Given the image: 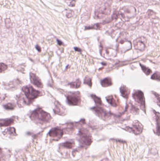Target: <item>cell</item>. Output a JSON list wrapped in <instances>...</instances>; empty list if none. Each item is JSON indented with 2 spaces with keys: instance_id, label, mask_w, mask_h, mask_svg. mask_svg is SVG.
I'll list each match as a JSON object with an SVG mask.
<instances>
[{
  "instance_id": "obj_1",
  "label": "cell",
  "mask_w": 160,
  "mask_h": 161,
  "mask_svg": "<svg viewBox=\"0 0 160 161\" xmlns=\"http://www.w3.org/2000/svg\"><path fill=\"white\" fill-rule=\"evenodd\" d=\"M31 118L33 121L39 123H47L50 121L51 117L49 114L42 109L38 108L33 112L31 115Z\"/></svg>"
},
{
  "instance_id": "obj_2",
  "label": "cell",
  "mask_w": 160,
  "mask_h": 161,
  "mask_svg": "<svg viewBox=\"0 0 160 161\" xmlns=\"http://www.w3.org/2000/svg\"><path fill=\"white\" fill-rule=\"evenodd\" d=\"M119 13L123 19L128 20L136 15V9L132 6H126L121 9Z\"/></svg>"
},
{
  "instance_id": "obj_3",
  "label": "cell",
  "mask_w": 160,
  "mask_h": 161,
  "mask_svg": "<svg viewBox=\"0 0 160 161\" xmlns=\"http://www.w3.org/2000/svg\"><path fill=\"white\" fill-rule=\"evenodd\" d=\"M79 141L81 147H89L92 142V137L88 131L81 130L79 133Z\"/></svg>"
},
{
  "instance_id": "obj_4",
  "label": "cell",
  "mask_w": 160,
  "mask_h": 161,
  "mask_svg": "<svg viewBox=\"0 0 160 161\" xmlns=\"http://www.w3.org/2000/svg\"><path fill=\"white\" fill-rule=\"evenodd\" d=\"M132 97L142 110L146 112L145 97L142 91L139 90H135L132 94Z\"/></svg>"
},
{
  "instance_id": "obj_5",
  "label": "cell",
  "mask_w": 160,
  "mask_h": 161,
  "mask_svg": "<svg viewBox=\"0 0 160 161\" xmlns=\"http://www.w3.org/2000/svg\"><path fill=\"white\" fill-rule=\"evenodd\" d=\"M22 90L27 99L30 100H34L40 95V93L39 91L34 89L30 85L25 86Z\"/></svg>"
},
{
  "instance_id": "obj_6",
  "label": "cell",
  "mask_w": 160,
  "mask_h": 161,
  "mask_svg": "<svg viewBox=\"0 0 160 161\" xmlns=\"http://www.w3.org/2000/svg\"><path fill=\"white\" fill-rule=\"evenodd\" d=\"M124 130L130 133H133L134 134L139 135L142 132L143 126L140 122L136 121L132 124V127H126Z\"/></svg>"
},
{
  "instance_id": "obj_7",
  "label": "cell",
  "mask_w": 160,
  "mask_h": 161,
  "mask_svg": "<svg viewBox=\"0 0 160 161\" xmlns=\"http://www.w3.org/2000/svg\"><path fill=\"white\" fill-rule=\"evenodd\" d=\"M67 101L69 104L72 106L79 105L81 101L79 93H72L67 96Z\"/></svg>"
},
{
  "instance_id": "obj_8",
  "label": "cell",
  "mask_w": 160,
  "mask_h": 161,
  "mask_svg": "<svg viewBox=\"0 0 160 161\" xmlns=\"http://www.w3.org/2000/svg\"><path fill=\"white\" fill-rule=\"evenodd\" d=\"M147 39L145 37H141L137 38L134 41L135 48L137 50L143 51L146 48Z\"/></svg>"
},
{
  "instance_id": "obj_9",
  "label": "cell",
  "mask_w": 160,
  "mask_h": 161,
  "mask_svg": "<svg viewBox=\"0 0 160 161\" xmlns=\"http://www.w3.org/2000/svg\"><path fill=\"white\" fill-rule=\"evenodd\" d=\"M110 9L108 6H104L100 7L96 11V18L98 19H102L105 16L110 14Z\"/></svg>"
},
{
  "instance_id": "obj_10",
  "label": "cell",
  "mask_w": 160,
  "mask_h": 161,
  "mask_svg": "<svg viewBox=\"0 0 160 161\" xmlns=\"http://www.w3.org/2000/svg\"><path fill=\"white\" fill-rule=\"evenodd\" d=\"M93 110L99 117L104 120H107L110 116V114L104 109L100 107H96L93 108Z\"/></svg>"
},
{
  "instance_id": "obj_11",
  "label": "cell",
  "mask_w": 160,
  "mask_h": 161,
  "mask_svg": "<svg viewBox=\"0 0 160 161\" xmlns=\"http://www.w3.org/2000/svg\"><path fill=\"white\" fill-rule=\"evenodd\" d=\"M63 134L64 132L63 130L58 128L52 129L49 133V135L57 141L60 140L63 136Z\"/></svg>"
},
{
  "instance_id": "obj_12",
  "label": "cell",
  "mask_w": 160,
  "mask_h": 161,
  "mask_svg": "<svg viewBox=\"0 0 160 161\" xmlns=\"http://www.w3.org/2000/svg\"><path fill=\"white\" fill-rule=\"evenodd\" d=\"M131 48V44L128 41H122L118 45L119 50L122 53H125L129 49Z\"/></svg>"
},
{
  "instance_id": "obj_13",
  "label": "cell",
  "mask_w": 160,
  "mask_h": 161,
  "mask_svg": "<svg viewBox=\"0 0 160 161\" xmlns=\"http://www.w3.org/2000/svg\"><path fill=\"white\" fill-rule=\"evenodd\" d=\"M30 80H31V82L38 87L41 88L43 87V85H42V82L40 79L39 77H37L35 74H33V73L30 74Z\"/></svg>"
},
{
  "instance_id": "obj_14",
  "label": "cell",
  "mask_w": 160,
  "mask_h": 161,
  "mask_svg": "<svg viewBox=\"0 0 160 161\" xmlns=\"http://www.w3.org/2000/svg\"><path fill=\"white\" fill-rule=\"evenodd\" d=\"M154 113L155 116V121L156 123L155 134L159 136L160 135V114L155 111H154Z\"/></svg>"
},
{
  "instance_id": "obj_15",
  "label": "cell",
  "mask_w": 160,
  "mask_h": 161,
  "mask_svg": "<svg viewBox=\"0 0 160 161\" xmlns=\"http://www.w3.org/2000/svg\"><path fill=\"white\" fill-rule=\"evenodd\" d=\"M107 101L109 104L113 107H116L118 106L119 99L116 97L112 95L108 96L107 97Z\"/></svg>"
},
{
  "instance_id": "obj_16",
  "label": "cell",
  "mask_w": 160,
  "mask_h": 161,
  "mask_svg": "<svg viewBox=\"0 0 160 161\" xmlns=\"http://www.w3.org/2000/svg\"><path fill=\"white\" fill-rule=\"evenodd\" d=\"M120 90L121 95L123 97L126 99L128 98L130 93V90L127 87L124 85H122L120 88Z\"/></svg>"
},
{
  "instance_id": "obj_17",
  "label": "cell",
  "mask_w": 160,
  "mask_h": 161,
  "mask_svg": "<svg viewBox=\"0 0 160 161\" xmlns=\"http://www.w3.org/2000/svg\"><path fill=\"white\" fill-rule=\"evenodd\" d=\"M14 122V119L12 118L7 119H2L1 121V127L2 126H8L12 125Z\"/></svg>"
},
{
  "instance_id": "obj_18",
  "label": "cell",
  "mask_w": 160,
  "mask_h": 161,
  "mask_svg": "<svg viewBox=\"0 0 160 161\" xmlns=\"http://www.w3.org/2000/svg\"><path fill=\"white\" fill-rule=\"evenodd\" d=\"M101 84L103 87H109V86H111L112 85V80H111V78H110V77L106 78L102 81Z\"/></svg>"
},
{
  "instance_id": "obj_19",
  "label": "cell",
  "mask_w": 160,
  "mask_h": 161,
  "mask_svg": "<svg viewBox=\"0 0 160 161\" xmlns=\"http://www.w3.org/2000/svg\"><path fill=\"white\" fill-rule=\"evenodd\" d=\"M61 105L59 103L56 104V109H54V111L56 114H59V115H61V114H64V110H62V107H61Z\"/></svg>"
},
{
  "instance_id": "obj_20",
  "label": "cell",
  "mask_w": 160,
  "mask_h": 161,
  "mask_svg": "<svg viewBox=\"0 0 160 161\" xmlns=\"http://www.w3.org/2000/svg\"><path fill=\"white\" fill-rule=\"evenodd\" d=\"M62 146L64 148H66L71 149L73 148L75 146V143L72 142L67 141L62 144Z\"/></svg>"
},
{
  "instance_id": "obj_21",
  "label": "cell",
  "mask_w": 160,
  "mask_h": 161,
  "mask_svg": "<svg viewBox=\"0 0 160 161\" xmlns=\"http://www.w3.org/2000/svg\"><path fill=\"white\" fill-rule=\"evenodd\" d=\"M141 65V68L142 70L143 71L144 73L146 74V75H149L150 74H151L152 73V71H151L150 69L149 68H147L146 66H143V65H141V64H140Z\"/></svg>"
},
{
  "instance_id": "obj_22",
  "label": "cell",
  "mask_w": 160,
  "mask_h": 161,
  "mask_svg": "<svg viewBox=\"0 0 160 161\" xmlns=\"http://www.w3.org/2000/svg\"><path fill=\"white\" fill-rule=\"evenodd\" d=\"M70 85L71 87L73 88H78L80 87L81 82H80V80H78L76 82L70 83Z\"/></svg>"
},
{
  "instance_id": "obj_23",
  "label": "cell",
  "mask_w": 160,
  "mask_h": 161,
  "mask_svg": "<svg viewBox=\"0 0 160 161\" xmlns=\"http://www.w3.org/2000/svg\"><path fill=\"white\" fill-rule=\"evenodd\" d=\"M5 133L11 135H15L16 130L14 128H9L5 130Z\"/></svg>"
},
{
  "instance_id": "obj_24",
  "label": "cell",
  "mask_w": 160,
  "mask_h": 161,
  "mask_svg": "<svg viewBox=\"0 0 160 161\" xmlns=\"http://www.w3.org/2000/svg\"><path fill=\"white\" fill-rule=\"evenodd\" d=\"M152 93L155 97L156 103L158 104V106L160 107V94L155 93V92H154V91Z\"/></svg>"
},
{
  "instance_id": "obj_25",
  "label": "cell",
  "mask_w": 160,
  "mask_h": 161,
  "mask_svg": "<svg viewBox=\"0 0 160 161\" xmlns=\"http://www.w3.org/2000/svg\"><path fill=\"white\" fill-rule=\"evenodd\" d=\"M91 97L96 104H99V105H102V102L100 97H98L95 95H92Z\"/></svg>"
},
{
  "instance_id": "obj_26",
  "label": "cell",
  "mask_w": 160,
  "mask_h": 161,
  "mask_svg": "<svg viewBox=\"0 0 160 161\" xmlns=\"http://www.w3.org/2000/svg\"><path fill=\"white\" fill-rule=\"evenodd\" d=\"M151 79L160 81V72H156L154 73L151 77Z\"/></svg>"
},
{
  "instance_id": "obj_27",
  "label": "cell",
  "mask_w": 160,
  "mask_h": 161,
  "mask_svg": "<svg viewBox=\"0 0 160 161\" xmlns=\"http://www.w3.org/2000/svg\"><path fill=\"white\" fill-rule=\"evenodd\" d=\"M130 112H131V113L136 114L139 113V110L136 107H135V106H133L132 104H130Z\"/></svg>"
},
{
  "instance_id": "obj_28",
  "label": "cell",
  "mask_w": 160,
  "mask_h": 161,
  "mask_svg": "<svg viewBox=\"0 0 160 161\" xmlns=\"http://www.w3.org/2000/svg\"><path fill=\"white\" fill-rule=\"evenodd\" d=\"M65 2L69 6L71 7L75 6V4H76L75 0H65Z\"/></svg>"
},
{
  "instance_id": "obj_29",
  "label": "cell",
  "mask_w": 160,
  "mask_h": 161,
  "mask_svg": "<svg viewBox=\"0 0 160 161\" xmlns=\"http://www.w3.org/2000/svg\"><path fill=\"white\" fill-rule=\"evenodd\" d=\"M4 108L8 109V110H12L13 109L15 108V105L14 104H12V103H9V104H6V105H4Z\"/></svg>"
},
{
  "instance_id": "obj_30",
  "label": "cell",
  "mask_w": 160,
  "mask_h": 161,
  "mask_svg": "<svg viewBox=\"0 0 160 161\" xmlns=\"http://www.w3.org/2000/svg\"><path fill=\"white\" fill-rule=\"evenodd\" d=\"M84 83L85 84H87L89 86H92V81L91 79L89 77H85V79L84 80Z\"/></svg>"
},
{
  "instance_id": "obj_31",
  "label": "cell",
  "mask_w": 160,
  "mask_h": 161,
  "mask_svg": "<svg viewBox=\"0 0 160 161\" xmlns=\"http://www.w3.org/2000/svg\"><path fill=\"white\" fill-rule=\"evenodd\" d=\"M120 16V13L119 12H117V11H116L113 14V16H112V19H117V18H119V16Z\"/></svg>"
},
{
  "instance_id": "obj_32",
  "label": "cell",
  "mask_w": 160,
  "mask_h": 161,
  "mask_svg": "<svg viewBox=\"0 0 160 161\" xmlns=\"http://www.w3.org/2000/svg\"><path fill=\"white\" fill-rule=\"evenodd\" d=\"M8 67L7 65L5 64H3V63H1V72H2V71H4V70H6L7 69Z\"/></svg>"
},
{
  "instance_id": "obj_33",
  "label": "cell",
  "mask_w": 160,
  "mask_h": 161,
  "mask_svg": "<svg viewBox=\"0 0 160 161\" xmlns=\"http://www.w3.org/2000/svg\"><path fill=\"white\" fill-rule=\"evenodd\" d=\"M5 23H6V25L7 27H10L12 25L11 21L9 19H6V20H5Z\"/></svg>"
},
{
  "instance_id": "obj_34",
  "label": "cell",
  "mask_w": 160,
  "mask_h": 161,
  "mask_svg": "<svg viewBox=\"0 0 160 161\" xmlns=\"http://www.w3.org/2000/svg\"><path fill=\"white\" fill-rule=\"evenodd\" d=\"M66 16L68 18H71V16H72V11H71V10L67 12V14H66Z\"/></svg>"
},
{
  "instance_id": "obj_35",
  "label": "cell",
  "mask_w": 160,
  "mask_h": 161,
  "mask_svg": "<svg viewBox=\"0 0 160 161\" xmlns=\"http://www.w3.org/2000/svg\"><path fill=\"white\" fill-rule=\"evenodd\" d=\"M117 2H123L124 1H125V0H115Z\"/></svg>"
},
{
  "instance_id": "obj_36",
  "label": "cell",
  "mask_w": 160,
  "mask_h": 161,
  "mask_svg": "<svg viewBox=\"0 0 160 161\" xmlns=\"http://www.w3.org/2000/svg\"><path fill=\"white\" fill-rule=\"evenodd\" d=\"M101 161H109V160L108 159H107V158H105V159H103Z\"/></svg>"
}]
</instances>
